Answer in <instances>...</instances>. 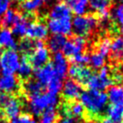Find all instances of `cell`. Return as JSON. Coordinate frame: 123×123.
Returning a JSON list of instances; mask_svg holds the SVG:
<instances>
[{"label":"cell","mask_w":123,"mask_h":123,"mask_svg":"<svg viewBox=\"0 0 123 123\" xmlns=\"http://www.w3.org/2000/svg\"><path fill=\"white\" fill-rule=\"evenodd\" d=\"M63 110H64V114L69 115L76 120L78 118H81L85 112V109L81 103H77V102H74V103L64 106Z\"/></svg>","instance_id":"603a6c76"},{"label":"cell","mask_w":123,"mask_h":123,"mask_svg":"<svg viewBox=\"0 0 123 123\" xmlns=\"http://www.w3.org/2000/svg\"><path fill=\"white\" fill-rule=\"evenodd\" d=\"M81 104L92 116H99L103 114L107 109L108 97L103 91L87 90L80 95Z\"/></svg>","instance_id":"6da1fadb"},{"label":"cell","mask_w":123,"mask_h":123,"mask_svg":"<svg viewBox=\"0 0 123 123\" xmlns=\"http://www.w3.org/2000/svg\"><path fill=\"white\" fill-rule=\"evenodd\" d=\"M119 1H121V2H122V3H123V0H119Z\"/></svg>","instance_id":"f6af8a7d"},{"label":"cell","mask_w":123,"mask_h":123,"mask_svg":"<svg viewBox=\"0 0 123 123\" xmlns=\"http://www.w3.org/2000/svg\"><path fill=\"white\" fill-rule=\"evenodd\" d=\"M111 57L115 60L123 59V38L116 37L111 41Z\"/></svg>","instance_id":"d4e9b609"},{"label":"cell","mask_w":123,"mask_h":123,"mask_svg":"<svg viewBox=\"0 0 123 123\" xmlns=\"http://www.w3.org/2000/svg\"><path fill=\"white\" fill-rule=\"evenodd\" d=\"M109 0H90L89 7L96 12L102 20H107L110 16Z\"/></svg>","instance_id":"2e32d148"},{"label":"cell","mask_w":123,"mask_h":123,"mask_svg":"<svg viewBox=\"0 0 123 123\" xmlns=\"http://www.w3.org/2000/svg\"><path fill=\"white\" fill-rule=\"evenodd\" d=\"M66 5L76 16L85 15L89 8L90 0H65Z\"/></svg>","instance_id":"d6986e66"},{"label":"cell","mask_w":123,"mask_h":123,"mask_svg":"<svg viewBox=\"0 0 123 123\" xmlns=\"http://www.w3.org/2000/svg\"><path fill=\"white\" fill-rule=\"evenodd\" d=\"M59 103L58 95L50 92H41L29 97L28 109L34 116H40L44 111L49 108H55Z\"/></svg>","instance_id":"7a4b0ae2"},{"label":"cell","mask_w":123,"mask_h":123,"mask_svg":"<svg viewBox=\"0 0 123 123\" xmlns=\"http://www.w3.org/2000/svg\"><path fill=\"white\" fill-rule=\"evenodd\" d=\"M42 89L43 86H41L36 80H30L24 85V92H26V94H28L29 97L42 92Z\"/></svg>","instance_id":"4316f807"},{"label":"cell","mask_w":123,"mask_h":123,"mask_svg":"<svg viewBox=\"0 0 123 123\" xmlns=\"http://www.w3.org/2000/svg\"><path fill=\"white\" fill-rule=\"evenodd\" d=\"M89 90L103 91L109 88L111 85V78L110 75V69L108 67H103L100 69L98 74L92 75L86 84Z\"/></svg>","instance_id":"5b68a950"},{"label":"cell","mask_w":123,"mask_h":123,"mask_svg":"<svg viewBox=\"0 0 123 123\" xmlns=\"http://www.w3.org/2000/svg\"><path fill=\"white\" fill-rule=\"evenodd\" d=\"M49 59V50L42 41H35L34 48L30 54L29 62L36 68L47 65Z\"/></svg>","instance_id":"52a82bcc"},{"label":"cell","mask_w":123,"mask_h":123,"mask_svg":"<svg viewBox=\"0 0 123 123\" xmlns=\"http://www.w3.org/2000/svg\"><path fill=\"white\" fill-rule=\"evenodd\" d=\"M47 86H48L49 92H50L54 95H58V93L62 91V87H63L62 79L56 76L54 79H52L50 83Z\"/></svg>","instance_id":"d6a6232c"},{"label":"cell","mask_w":123,"mask_h":123,"mask_svg":"<svg viewBox=\"0 0 123 123\" xmlns=\"http://www.w3.org/2000/svg\"><path fill=\"white\" fill-rule=\"evenodd\" d=\"M120 34H121V37L123 38V25L121 26V28H120Z\"/></svg>","instance_id":"b9f144b4"},{"label":"cell","mask_w":123,"mask_h":123,"mask_svg":"<svg viewBox=\"0 0 123 123\" xmlns=\"http://www.w3.org/2000/svg\"><path fill=\"white\" fill-rule=\"evenodd\" d=\"M49 19H62L71 17V11L65 3H58L54 5L49 14Z\"/></svg>","instance_id":"44dd1931"},{"label":"cell","mask_w":123,"mask_h":123,"mask_svg":"<svg viewBox=\"0 0 123 123\" xmlns=\"http://www.w3.org/2000/svg\"><path fill=\"white\" fill-rule=\"evenodd\" d=\"M107 97L111 105L123 104V86H111L108 88Z\"/></svg>","instance_id":"ffe728a7"},{"label":"cell","mask_w":123,"mask_h":123,"mask_svg":"<svg viewBox=\"0 0 123 123\" xmlns=\"http://www.w3.org/2000/svg\"><path fill=\"white\" fill-rule=\"evenodd\" d=\"M106 116L108 123H121L123 121V104L111 105L106 109Z\"/></svg>","instance_id":"e0dca14e"},{"label":"cell","mask_w":123,"mask_h":123,"mask_svg":"<svg viewBox=\"0 0 123 123\" xmlns=\"http://www.w3.org/2000/svg\"><path fill=\"white\" fill-rule=\"evenodd\" d=\"M12 1H14V3H22L24 0H12Z\"/></svg>","instance_id":"ab89813d"},{"label":"cell","mask_w":123,"mask_h":123,"mask_svg":"<svg viewBox=\"0 0 123 123\" xmlns=\"http://www.w3.org/2000/svg\"><path fill=\"white\" fill-rule=\"evenodd\" d=\"M58 123H77V120L69 115L63 114V117L59 119Z\"/></svg>","instance_id":"f35d334b"},{"label":"cell","mask_w":123,"mask_h":123,"mask_svg":"<svg viewBox=\"0 0 123 123\" xmlns=\"http://www.w3.org/2000/svg\"><path fill=\"white\" fill-rule=\"evenodd\" d=\"M40 116V123H56L58 120V111L55 108H49Z\"/></svg>","instance_id":"f546056e"},{"label":"cell","mask_w":123,"mask_h":123,"mask_svg":"<svg viewBox=\"0 0 123 123\" xmlns=\"http://www.w3.org/2000/svg\"><path fill=\"white\" fill-rule=\"evenodd\" d=\"M47 28L49 32L53 35L67 36L72 32V19L62 18V19H49Z\"/></svg>","instance_id":"ba28073f"},{"label":"cell","mask_w":123,"mask_h":123,"mask_svg":"<svg viewBox=\"0 0 123 123\" xmlns=\"http://www.w3.org/2000/svg\"><path fill=\"white\" fill-rule=\"evenodd\" d=\"M97 25V20L91 14L75 16L72 21V31L76 36L84 37L89 35Z\"/></svg>","instance_id":"3957f363"},{"label":"cell","mask_w":123,"mask_h":123,"mask_svg":"<svg viewBox=\"0 0 123 123\" xmlns=\"http://www.w3.org/2000/svg\"><path fill=\"white\" fill-rule=\"evenodd\" d=\"M2 72V68H1V64H0V73Z\"/></svg>","instance_id":"7bdbcfd3"},{"label":"cell","mask_w":123,"mask_h":123,"mask_svg":"<svg viewBox=\"0 0 123 123\" xmlns=\"http://www.w3.org/2000/svg\"><path fill=\"white\" fill-rule=\"evenodd\" d=\"M72 61L74 62L75 65H79V66H85L89 63V55L86 54V53H80V54L76 55L75 57H73Z\"/></svg>","instance_id":"8d00e7d4"},{"label":"cell","mask_w":123,"mask_h":123,"mask_svg":"<svg viewBox=\"0 0 123 123\" xmlns=\"http://www.w3.org/2000/svg\"><path fill=\"white\" fill-rule=\"evenodd\" d=\"M10 123H37L33 117L29 114H20L14 119H12Z\"/></svg>","instance_id":"d590c367"},{"label":"cell","mask_w":123,"mask_h":123,"mask_svg":"<svg viewBox=\"0 0 123 123\" xmlns=\"http://www.w3.org/2000/svg\"><path fill=\"white\" fill-rule=\"evenodd\" d=\"M86 41L83 37L75 36L73 39H70L69 41H66V44L63 48V55L73 58L76 55L83 53L84 49L86 48Z\"/></svg>","instance_id":"9c48e42d"},{"label":"cell","mask_w":123,"mask_h":123,"mask_svg":"<svg viewBox=\"0 0 123 123\" xmlns=\"http://www.w3.org/2000/svg\"><path fill=\"white\" fill-rule=\"evenodd\" d=\"M68 74L73 80H75L76 82L86 84L88 79L92 75V72H91V69L86 66H79L74 64L70 68H68Z\"/></svg>","instance_id":"7c38bea8"},{"label":"cell","mask_w":123,"mask_h":123,"mask_svg":"<svg viewBox=\"0 0 123 123\" xmlns=\"http://www.w3.org/2000/svg\"><path fill=\"white\" fill-rule=\"evenodd\" d=\"M11 0H0V22L5 13L9 9Z\"/></svg>","instance_id":"74e56055"},{"label":"cell","mask_w":123,"mask_h":123,"mask_svg":"<svg viewBox=\"0 0 123 123\" xmlns=\"http://www.w3.org/2000/svg\"><path fill=\"white\" fill-rule=\"evenodd\" d=\"M105 58L98 52H93L91 56H89V64L93 69H101L104 67Z\"/></svg>","instance_id":"4dcf8cb0"},{"label":"cell","mask_w":123,"mask_h":123,"mask_svg":"<svg viewBox=\"0 0 123 123\" xmlns=\"http://www.w3.org/2000/svg\"><path fill=\"white\" fill-rule=\"evenodd\" d=\"M18 74L22 78L26 79L30 77L32 74V66L28 61L26 58H23L21 59L20 65L18 68Z\"/></svg>","instance_id":"f1b7e54d"},{"label":"cell","mask_w":123,"mask_h":123,"mask_svg":"<svg viewBox=\"0 0 123 123\" xmlns=\"http://www.w3.org/2000/svg\"><path fill=\"white\" fill-rule=\"evenodd\" d=\"M25 35L31 41L32 40L36 41H42L48 37L49 30L47 25L41 22L31 23L28 26Z\"/></svg>","instance_id":"30bf717a"},{"label":"cell","mask_w":123,"mask_h":123,"mask_svg":"<svg viewBox=\"0 0 123 123\" xmlns=\"http://www.w3.org/2000/svg\"><path fill=\"white\" fill-rule=\"evenodd\" d=\"M18 15H19L18 13L14 12V10L8 9L5 13V14H4L2 19H1V24H2V26L4 28H8V29L11 26L13 27V25L16 22V20H17Z\"/></svg>","instance_id":"83f0119b"},{"label":"cell","mask_w":123,"mask_h":123,"mask_svg":"<svg viewBox=\"0 0 123 123\" xmlns=\"http://www.w3.org/2000/svg\"><path fill=\"white\" fill-rule=\"evenodd\" d=\"M55 77L56 75L51 64H47L40 68H37V70L35 71L36 81L40 83L41 86H48Z\"/></svg>","instance_id":"5bb4252c"},{"label":"cell","mask_w":123,"mask_h":123,"mask_svg":"<svg viewBox=\"0 0 123 123\" xmlns=\"http://www.w3.org/2000/svg\"><path fill=\"white\" fill-rule=\"evenodd\" d=\"M43 2V0H24L21 4V8L26 14H32L42 6Z\"/></svg>","instance_id":"484cf974"},{"label":"cell","mask_w":123,"mask_h":123,"mask_svg":"<svg viewBox=\"0 0 123 123\" xmlns=\"http://www.w3.org/2000/svg\"><path fill=\"white\" fill-rule=\"evenodd\" d=\"M51 65L57 77L60 79L66 77L68 71V63L64 55L60 52L55 53Z\"/></svg>","instance_id":"4fadbf2b"},{"label":"cell","mask_w":123,"mask_h":123,"mask_svg":"<svg viewBox=\"0 0 123 123\" xmlns=\"http://www.w3.org/2000/svg\"><path fill=\"white\" fill-rule=\"evenodd\" d=\"M66 37L61 35H52L51 37L49 39L48 47L49 50H50L53 53H58L61 49H63L64 46L66 44Z\"/></svg>","instance_id":"cb8c5ba5"},{"label":"cell","mask_w":123,"mask_h":123,"mask_svg":"<svg viewBox=\"0 0 123 123\" xmlns=\"http://www.w3.org/2000/svg\"><path fill=\"white\" fill-rule=\"evenodd\" d=\"M21 57L15 49H6L0 57V64L4 75H14L17 72Z\"/></svg>","instance_id":"277c9868"},{"label":"cell","mask_w":123,"mask_h":123,"mask_svg":"<svg viewBox=\"0 0 123 123\" xmlns=\"http://www.w3.org/2000/svg\"><path fill=\"white\" fill-rule=\"evenodd\" d=\"M103 123H108V122H106V121H104V122H103Z\"/></svg>","instance_id":"7dc6e473"},{"label":"cell","mask_w":123,"mask_h":123,"mask_svg":"<svg viewBox=\"0 0 123 123\" xmlns=\"http://www.w3.org/2000/svg\"><path fill=\"white\" fill-rule=\"evenodd\" d=\"M29 19L26 16H24L19 14L16 22L13 25V33L18 36V37H23L26 34V31L29 26Z\"/></svg>","instance_id":"7402d4cb"},{"label":"cell","mask_w":123,"mask_h":123,"mask_svg":"<svg viewBox=\"0 0 123 123\" xmlns=\"http://www.w3.org/2000/svg\"><path fill=\"white\" fill-rule=\"evenodd\" d=\"M19 81L14 75H4L0 78V89L4 93H13L19 90Z\"/></svg>","instance_id":"9a60e30c"},{"label":"cell","mask_w":123,"mask_h":123,"mask_svg":"<svg viewBox=\"0 0 123 123\" xmlns=\"http://www.w3.org/2000/svg\"><path fill=\"white\" fill-rule=\"evenodd\" d=\"M97 52L106 58L111 52V41L109 38H103L99 42L97 47Z\"/></svg>","instance_id":"836d02e7"},{"label":"cell","mask_w":123,"mask_h":123,"mask_svg":"<svg viewBox=\"0 0 123 123\" xmlns=\"http://www.w3.org/2000/svg\"><path fill=\"white\" fill-rule=\"evenodd\" d=\"M0 47L6 49H15L17 47L13 32L8 28H3L0 30Z\"/></svg>","instance_id":"ac0fdd59"},{"label":"cell","mask_w":123,"mask_h":123,"mask_svg":"<svg viewBox=\"0 0 123 123\" xmlns=\"http://www.w3.org/2000/svg\"><path fill=\"white\" fill-rule=\"evenodd\" d=\"M112 20L118 24L123 25V3L117 5L112 8L111 13Z\"/></svg>","instance_id":"1f68e13d"},{"label":"cell","mask_w":123,"mask_h":123,"mask_svg":"<svg viewBox=\"0 0 123 123\" xmlns=\"http://www.w3.org/2000/svg\"><path fill=\"white\" fill-rule=\"evenodd\" d=\"M0 123H6L5 120H3V118H2V116H0Z\"/></svg>","instance_id":"60d3db41"},{"label":"cell","mask_w":123,"mask_h":123,"mask_svg":"<svg viewBox=\"0 0 123 123\" xmlns=\"http://www.w3.org/2000/svg\"><path fill=\"white\" fill-rule=\"evenodd\" d=\"M0 108L3 110L5 116L12 120L20 115L22 103L17 98L3 92L0 93Z\"/></svg>","instance_id":"8992f818"},{"label":"cell","mask_w":123,"mask_h":123,"mask_svg":"<svg viewBox=\"0 0 123 123\" xmlns=\"http://www.w3.org/2000/svg\"><path fill=\"white\" fill-rule=\"evenodd\" d=\"M86 123H93V122H86Z\"/></svg>","instance_id":"bcb514c9"},{"label":"cell","mask_w":123,"mask_h":123,"mask_svg":"<svg viewBox=\"0 0 123 123\" xmlns=\"http://www.w3.org/2000/svg\"><path fill=\"white\" fill-rule=\"evenodd\" d=\"M62 93L63 96L67 100L74 101L80 97L82 93V86L78 82L73 79H68L62 87Z\"/></svg>","instance_id":"8fae6325"},{"label":"cell","mask_w":123,"mask_h":123,"mask_svg":"<svg viewBox=\"0 0 123 123\" xmlns=\"http://www.w3.org/2000/svg\"><path fill=\"white\" fill-rule=\"evenodd\" d=\"M43 1H50V0H43Z\"/></svg>","instance_id":"ee69618b"},{"label":"cell","mask_w":123,"mask_h":123,"mask_svg":"<svg viewBox=\"0 0 123 123\" xmlns=\"http://www.w3.org/2000/svg\"><path fill=\"white\" fill-rule=\"evenodd\" d=\"M34 48V42H32L31 40H23L19 44V49L21 52L24 54H30Z\"/></svg>","instance_id":"e575fe53"}]
</instances>
